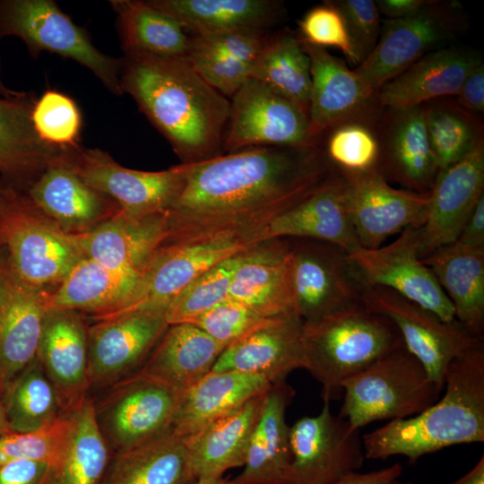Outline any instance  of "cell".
Instances as JSON below:
<instances>
[{"label":"cell","mask_w":484,"mask_h":484,"mask_svg":"<svg viewBox=\"0 0 484 484\" xmlns=\"http://www.w3.org/2000/svg\"><path fill=\"white\" fill-rule=\"evenodd\" d=\"M12 433V430L9 427V424L7 422V419H6V417H5V414H4V407H3V404H2V401H1V398H0V437L7 435V434H10Z\"/></svg>","instance_id":"59"},{"label":"cell","mask_w":484,"mask_h":484,"mask_svg":"<svg viewBox=\"0 0 484 484\" xmlns=\"http://www.w3.org/2000/svg\"><path fill=\"white\" fill-rule=\"evenodd\" d=\"M453 17L433 1L420 12L386 19L372 53L355 69L371 96L423 56L439 49L454 34Z\"/></svg>","instance_id":"18"},{"label":"cell","mask_w":484,"mask_h":484,"mask_svg":"<svg viewBox=\"0 0 484 484\" xmlns=\"http://www.w3.org/2000/svg\"><path fill=\"white\" fill-rule=\"evenodd\" d=\"M2 64L0 57V97H11L15 95L18 91L8 89L2 81Z\"/></svg>","instance_id":"60"},{"label":"cell","mask_w":484,"mask_h":484,"mask_svg":"<svg viewBox=\"0 0 484 484\" xmlns=\"http://www.w3.org/2000/svg\"><path fill=\"white\" fill-rule=\"evenodd\" d=\"M268 391L185 438L197 480L220 478L227 470L245 464Z\"/></svg>","instance_id":"29"},{"label":"cell","mask_w":484,"mask_h":484,"mask_svg":"<svg viewBox=\"0 0 484 484\" xmlns=\"http://www.w3.org/2000/svg\"><path fill=\"white\" fill-rule=\"evenodd\" d=\"M250 78L293 102L308 116L310 59L299 38L289 32L272 35L254 62Z\"/></svg>","instance_id":"41"},{"label":"cell","mask_w":484,"mask_h":484,"mask_svg":"<svg viewBox=\"0 0 484 484\" xmlns=\"http://www.w3.org/2000/svg\"><path fill=\"white\" fill-rule=\"evenodd\" d=\"M54 290L29 285L4 266L0 273V398L36 357Z\"/></svg>","instance_id":"21"},{"label":"cell","mask_w":484,"mask_h":484,"mask_svg":"<svg viewBox=\"0 0 484 484\" xmlns=\"http://www.w3.org/2000/svg\"><path fill=\"white\" fill-rule=\"evenodd\" d=\"M350 219L361 247L375 249L409 227H420L429 201L428 193L391 186L376 168L343 172Z\"/></svg>","instance_id":"17"},{"label":"cell","mask_w":484,"mask_h":484,"mask_svg":"<svg viewBox=\"0 0 484 484\" xmlns=\"http://www.w3.org/2000/svg\"><path fill=\"white\" fill-rule=\"evenodd\" d=\"M87 184L111 197L132 221L166 212L183 190L192 163L160 171L123 167L99 149L76 148L68 162Z\"/></svg>","instance_id":"10"},{"label":"cell","mask_w":484,"mask_h":484,"mask_svg":"<svg viewBox=\"0 0 484 484\" xmlns=\"http://www.w3.org/2000/svg\"><path fill=\"white\" fill-rule=\"evenodd\" d=\"M361 302L389 318L404 347L425 367L430 378L444 388L449 364L477 343L458 321L446 323L433 312L381 286H367Z\"/></svg>","instance_id":"13"},{"label":"cell","mask_w":484,"mask_h":484,"mask_svg":"<svg viewBox=\"0 0 484 484\" xmlns=\"http://www.w3.org/2000/svg\"><path fill=\"white\" fill-rule=\"evenodd\" d=\"M332 3L344 19L361 64L374 50L381 32L380 13L376 3L372 0H338Z\"/></svg>","instance_id":"51"},{"label":"cell","mask_w":484,"mask_h":484,"mask_svg":"<svg viewBox=\"0 0 484 484\" xmlns=\"http://www.w3.org/2000/svg\"><path fill=\"white\" fill-rule=\"evenodd\" d=\"M122 48L127 56L185 57L190 36L149 1L113 0Z\"/></svg>","instance_id":"38"},{"label":"cell","mask_w":484,"mask_h":484,"mask_svg":"<svg viewBox=\"0 0 484 484\" xmlns=\"http://www.w3.org/2000/svg\"><path fill=\"white\" fill-rule=\"evenodd\" d=\"M295 310L313 321L361 301L367 287L349 253L333 244L290 238Z\"/></svg>","instance_id":"12"},{"label":"cell","mask_w":484,"mask_h":484,"mask_svg":"<svg viewBox=\"0 0 484 484\" xmlns=\"http://www.w3.org/2000/svg\"><path fill=\"white\" fill-rule=\"evenodd\" d=\"M1 401L13 433L38 429L64 415L37 357L5 387Z\"/></svg>","instance_id":"42"},{"label":"cell","mask_w":484,"mask_h":484,"mask_svg":"<svg viewBox=\"0 0 484 484\" xmlns=\"http://www.w3.org/2000/svg\"><path fill=\"white\" fill-rule=\"evenodd\" d=\"M432 0H376V5L387 19L413 15L429 5Z\"/></svg>","instance_id":"57"},{"label":"cell","mask_w":484,"mask_h":484,"mask_svg":"<svg viewBox=\"0 0 484 484\" xmlns=\"http://www.w3.org/2000/svg\"><path fill=\"white\" fill-rule=\"evenodd\" d=\"M378 144L373 134L360 125L339 127L329 138L330 160L345 172H363L376 167Z\"/></svg>","instance_id":"50"},{"label":"cell","mask_w":484,"mask_h":484,"mask_svg":"<svg viewBox=\"0 0 484 484\" xmlns=\"http://www.w3.org/2000/svg\"><path fill=\"white\" fill-rule=\"evenodd\" d=\"M295 395L285 381L272 385L247 450L244 470L227 484H285L291 463L286 411Z\"/></svg>","instance_id":"31"},{"label":"cell","mask_w":484,"mask_h":484,"mask_svg":"<svg viewBox=\"0 0 484 484\" xmlns=\"http://www.w3.org/2000/svg\"><path fill=\"white\" fill-rule=\"evenodd\" d=\"M298 25L303 42L324 48H339L350 65L358 66L360 64L344 19L332 2L310 9Z\"/></svg>","instance_id":"49"},{"label":"cell","mask_w":484,"mask_h":484,"mask_svg":"<svg viewBox=\"0 0 484 484\" xmlns=\"http://www.w3.org/2000/svg\"><path fill=\"white\" fill-rule=\"evenodd\" d=\"M69 159L46 169L24 193L63 231L77 236L121 210L111 197L82 179L70 168Z\"/></svg>","instance_id":"23"},{"label":"cell","mask_w":484,"mask_h":484,"mask_svg":"<svg viewBox=\"0 0 484 484\" xmlns=\"http://www.w3.org/2000/svg\"><path fill=\"white\" fill-rule=\"evenodd\" d=\"M31 121L45 143L63 149L80 146L82 115L69 96L55 90L46 91L33 105Z\"/></svg>","instance_id":"46"},{"label":"cell","mask_w":484,"mask_h":484,"mask_svg":"<svg viewBox=\"0 0 484 484\" xmlns=\"http://www.w3.org/2000/svg\"><path fill=\"white\" fill-rule=\"evenodd\" d=\"M480 58L465 48H447L429 52L379 90L382 105L394 110L420 106L439 97L456 95Z\"/></svg>","instance_id":"27"},{"label":"cell","mask_w":484,"mask_h":484,"mask_svg":"<svg viewBox=\"0 0 484 484\" xmlns=\"http://www.w3.org/2000/svg\"><path fill=\"white\" fill-rule=\"evenodd\" d=\"M331 176L316 144L247 148L192 163L162 214L160 246L266 227Z\"/></svg>","instance_id":"1"},{"label":"cell","mask_w":484,"mask_h":484,"mask_svg":"<svg viewBox=\"0 0 484 484\" xmlns=\"http://www.w3.org/2000/svg\"><path fill=\"white\" fill-rule=\"evenodd\" d=\"M223 350L194 324H169L140 370L183 393L212 371Z\"/></svg>","instance_id":"36"},{"label":"cell","mask_w":484,"mask_h":484,"mask_svg":"<svg viewBox=\"0 0 484 484\" xmlns=\"http://www.w3.org/2000/svg\"><path fill=\"white\" fill-rule=\"evenodd\" d=\"M227 478H212V479H202L197 480L193 484H227Z\"/></svg>","instance_id":"61"},{"label":"cell","mask_w":484,"mask_h":484,"mask_svg":"<svg viewBox=\"0 0 484 484\" xmlns=\"http://www.w3.org/2000/svg\"><path fill=\"white\" fill-rule=\"evenodd\" d=\"M163 235L162 214L132 221L120 211L76 237L85 257L112 270L142 275Z\"/></svg>","instance_id":"32"},{"label":"cell","mask_w":484,"mask_h":484,"mask_svg":"<svg viewBox=\"0 0 484 484\" xmlns=\"http://www.w3.org/2000/svg\"><path fill=\"white\" fill-rule=\"evenodd\" d=\"M402 466L399 462L368 472H354L334 484H389L401 477Z\"/></svg>","instance_id":"56"},{"label":"cell","mask_w":484,"mask_h":484,"mask_svg":"<svg viewBox=\"0 0 484 484\" xmlns=\"http://www.w3.org/2000/svg\"><path fill=\"white\" fill-rule=\"evenodd\" d=\"M455 241L467 247L484 248V194L477 202Z\"/></svg>","instance_id":"55"},{"label":"cell","mask_w":484,"mask_h":484,"mask_svg":"<svg viewBox=\"0 0 484 484\" xmlns=\"http://www.w3.org/2000/svg\"><path fill=\"white\" fill-rule=\"evenodd\" d=\"M121 85L181 163L223 154L230 100L197 73L185 57H122Z\"/></svg>","instance_id":"2"},{"label":"cell","mask_w":484,"mask_h":484,"mask_svg":"<svg viewBox=\"0 0 484 484\" xmlns=\"http://www.w3.org/2000/svg\"><path fill=\"white\" fill-rule=\"evenodd\" d=\"M266 318L229 298L197 318L196 325L224 349L265 325Z\"/></svg>","instance_id":"47"},{"label":"cell","mask_w":484,"mask_h":484,"mask_svg":"<svg viewBox=\"0 0 484 484\" xmlns=\"http://www.w3.org/2000/svg\"><path fill=\"white\" fill-rule=\"evenodd\" d=\"M4 188H5V186L0 183V197L3 194V193L4 191Z\"/></svg>","instance_id":"64"},{"label":"cell","mask_w":484,"mask_h":484,"mask_svg":"<svg viewBox=\"0 0 484 484\" xmlns=\"http://www.w3.org/2000/svg\"><path fill=\"white\" fill-rule=\"evenodd\" d=\"M449 484H484V455L468 472Z\"/></svg>","instance_id":"58"},{"label":"cell","mask_w":484,"mask_h":484,"mask_svg":"<svg viewBox=\"0 0 484 484\" xmlns=\"http://www.w3.org/2000/svg\"><path fill=\"white\" fill-rule=\"evenodd\" d=\"M92 398L99 430L114 454L172 428L182 392L139 370Z\"/></svg>","instance_id":"9"},{"label":"cell","mask_w":484,"mask_h":484,"mask_svg":"<svg viewBox=\"0 0 484 484\" xmlns=\"http://www.w3.org/2000/svg\"><path fill=\"white\" fill-rule=\"evenodd\" d=\"M22 39L37 57L48 51L73 59L91 70L113 94L122 95L123 60L100 52L89 33L75 24L52 0H1L0 39Z\"/></svg>","instance_id":"7"},{"label":"cell","mask_w":484,"mask_h":484,"mask_svg":"<svg viewBox=\"0 0 484 484\" xmlns=\"http://www.w3.org/2000/svg\"><path fill=\"white\" fill-rule=\"evenodd\" d=\"M297 314L272 317L265 325L223 350L212 371H236L283 382L304 367L301 331Z\"/></svg>","instance_id":"25"},{"label":"cell","mask_w":484,"mask_h":484,"mask_svg":"<svg viewBox=\"0 0 484 484\" xmlns=\"http://www.w3.org/2000/svg\"><path fill=\"white\" fill-rule=\"evenodd\" d=\"M169 324L165 309H142L88 326L90 390H105L138 372Z\"/></svg>","instance_id":"14"},{"label":"cell","mask_w":484,"mask_h":484,"mask_svg":"<svg viewBox=\"0 0 484 484\" xmlns=\"http://www.w3.org/2000/svg\"><path fill=\"white\" fill-rule=\"evenodd\" d=\"M291 266L290 238H267L243 253L229 298L266 318L297 314Z\"/></svg>","instance_id":"22"},{"label":"cell","mask_w":484,"mask_h":484,"mask_svg":"<svg viewBox=\"0 0 484 484\" xmlns=\"http://www.w3.org/2000/svg\"><path fill=\"white\" fill-rule=\"evenodd\" d=\"M444 389V395L419 414L393 419L363 435L366 459L403 455L414 462L448 446L483 443V341L449 364Z\"/></svg>","instance_id":"3"},{"label":"cell","mask_w":484,"mask_h":484,"mask_svg":"<svg viewBox=\"0 0 484 484\" xmlns=\"http://www.w3.org/2000/svg\"><path fill=\"white\" fill-rule=\"evenodd\" d=\"M73 416L67 447L47 465L38 484H104L114 453L96 424L92 398L89 396Z\"/></svg>","instance_id":"39"},{"label":"cell","mask_w":484,"mask_h":484,"mask_svg":"<svg viewBox=\"0 0 484 484\" xmlns=\"http://www.w3.org/2000/svg\"><path fill=\"white\" fill-rule=\"evenodd\" d=\"M88 326L83 314L70 309L50 307L43 320L37 359L64 415L74 412L90 396Z\"/></svg>","instance_id":"20"},{"label":"cell","mask_w":484,"mask_h":484,"mask_svg":"<svg viewBox=\"0 0 484 484\" xmlns=\"http://www.w3.org/2000/svg\"><path fill=\"white\" fill-rule=\"evenodd\" d=\"M223 154L263 146L315 145L308 116L296 104L249 78L229 99Z\"/></svg>","instance_id":"15"},{"label":"cell","mask_w":484,"mask_h":484,"mask_svg":"<svg viewBox=\"0 0 484 484\" xmlns=\"http://www.w3.org/2000/svg\"><path fill=\"white\" fill-rule=\"evenodd\" d=\"M33 92L0 97V183L25 191L49 166L63 162L72 149L52 146L37 134Z\"/></svg>","instance_id":"24"},{"label":"cell","mask_w":484,"mask_h":484,"mask_svg":"<svg viewBox=\"0 0 484 484\" xmlns=\"http://www.w3.org/2000/svg\"><path fill=\"white\" fill-rule=\"evenodd\" d=\"M267 238L266 226L160 245L148 261L135 295L123 314L166 310L184 289L209 269Z\"/></svg>","instance_id":"8"},{"label":"cell","mask_w":484,"mask_h":484,"mask_svg":"<svg viewBox=\"0 0 484 484\" xmlns=\"http://www.w3.org/2000/svg\"><path fill=\"white\" fill-rule=\"evenodd\" d=\"M0 246L19 280L51 290L85 257L76 236L63 231L23 191L7 186L0 197Z\"/></svg>","instance_id":"5"},{"label":"cell","mask_w":484,"mask_h":484,"mask_svg":"<svg viewBox=\"0 0 484 484\" xmlns=\"http://www.w3.org/2000/svg\"><path fill=\"white\" fill-rule=\"evenodd\" d=\"M267 237L325 242L347 253L360 247L350 215L344 177L332 175L310 195L275 217L267 226Z\"/></svg>","instance_id":"26"},{"label":"cell","mask_w":484,"mask_h":484,"mask_svg":"<svg viewBox=\"0 0 484 484\" xmlns=\"http://www.w3.org/2000/svg\"><path fill=\"white\" fill-rule=\"evenodd\" d=\"M386 165L393 177L416 193H428L439 172L428 136L425 108L395 110Z\"/></svg>","instance_id":"40"},{"label":"cell","mask_w":484,"mask_h":484,"mask_svg":"<svg viewBox=\"0 0 484 484\" xmlns=\"http://www.w3.org/2000/svg\"><path fill=\"white\" fill-rule=\"evenodd\" d=\"M449 298L458 321L472 336H484V248L456 241L421 259Z\"/></svg>","instance_id":"33"},{"label":"cell","mask_w":484,"mask_h":484,"mask_svg":"<svg viewBox=\"0 0 484 484\" xmlns=\"http://www.w3.org/2000/svg\"><path fill=\"white\" fill-rule=\"evenodd\" d=\"M483 194L484 146L480 141L459 161L438 172L419 227L420 259L456 240Z\"/></svg>","instance_id":"19"},{"label":"cell","mask_w":484,"mask_h":484,"mask_svg":"<svg viewBox=\"0 0 484 484\" xmlns=\"http://www.w3.org/2000/svg\"><path fill=\"white\" fill-rule=\"evenodd\" d=\"M142 275L81 259L50 297V307L88 314L92 320L121 315L129 307Z\"/></svg>","instance_id":"28"},{"label":"cell","mask_w":484,"mask_h":484,"mask_svg":"<svg viewBox=\"0 0 484 484\" xmlns=\"http://www.w3.org/2000/svg\"><path fill=\"white\" fill-rule=\"evenodd\" d=\"M341 388L339 415L359 430L376 420L413 417L434 404L444 390L405 347L348 378Z\"/></svg>","instance_id":"6"},{"label":"cell","mask_w":484,"mask_h":484,"mask_svg":"<svg viewBox=\"0 0 484 484\" xmlns=\"http://www.w3.org/2000/svg\"><path fill=\"white\" fill-rule=\"evenodd\" d=\"M399 479L400 478L392 480L389 484H421V483H414V482H410V481H402ZM424 484H436V483H424Z\"/></svg>","instance_id":"63"},{"label":"cell","mask_w":484,"mask_h":484,"mask_svg":"<svg viewBox=\"0 0 484 484\" xmlns=\"http://www.w3.org/2000/svg\"><path fill=\"white\" fill-rule=\"evenodd\" d=\"M301 43L310 59L308 139L315 144L324 131L359 108L370 95L354 70L341 59L326 48Z\"/></svg>","instance_id":"34"},{"label":"cell","mask_w":484,"mask_h":484,"mask_svg":"<svg viewBox=\"0 0 484 484\" xmlns=\"http://www.w3.org/2000/svg\"><path fill=\"white\" fill-rule=\"evenodd\" d=\"M47 464L30 460H13L0 466V484H38Z\"/></svg>","instance_id":"53"},{"label":"cell","mask_w":484,"mask_h":484,"mask_svg":"<svg viewBox=\"0 0 484 484\" xmlns=\"http://www.w3.org/2000/svg\"><path fill=\"white\" fill-rule=\"evenodd\" d=\"M271 31L235 30L192 35L186 56L228 58L254 64L270 41Z\"/></svg>","instance_id":"48"},{"label":"cell","mask_w":484,"mask_h":484,"mask_svg":"<svg viewBox=\"0 0 484 484\" xmlns=\"http://www.w3.org/2000/svg\"><path fill=\"white\" fill-rule=\"evenodd\" d=\"M272 384L263 376L236 371H211L182 393L172 431L187 437L221 419Z\"/></svg>","instance_id":"30"},{"label":"cell","mask_w":484,"mask_h":484,"mask_svg":"<svg viewBox=\"0 0 484 484\" xmlns=\"http://www.w3.org/2000/svg\"><path fill=\"white\" fill-rule=\"evenodd\" d=\"M303 417L289 430L291 463L285 484H334L358 472L366 459L359 429L332 412Z\"/></svg>","instance_id":"11"},{"label":"cell","mask_w":484,"mask_h":484,"mask_svg":"<svg viewBox=\"0 0 484 484\" xmlns=\"http://www.w3.org/2000/svg\"><path fill=\"white\" fill-rule=\"evenodd\" d=\"M419 227H409L386 246H360L349 255L367 286L387 288L453 323L456 319L452 303L419 256Z\"/></svg>","instance_id":"16"},{"label":"cell","mask_w":484,"mask_h":484,"mask_svg":"<svg viewBox=\"0 0 484 484\" xmlns=\"http://www.w3.org/2000/svg\"><path fill=\"white\" fill-rule=\"evenodd\" d=\"M458 102L474 112L484 111V65L480 64L466 77L458 93Z\"/></svg>","instance_id":"54"},{"label":"cell","mask_w":484,"mask_h":484,"mask_svg":"<svg viewBox=\"0 0 484 484\" xmlns=\"http://www.w3.org/2000/svg\"><path fill=\"white\" fill-rule=\"evenodd\" d=\"M242 255L216 264L184 289L166 309L168 324H193L205 312L227 299Z\"/></svg>","instance_id":"43"},{"label":"cell","mask_w":484,"mask_h":484,"mask_svg":"<svg viewBox=\"0 0 484 484\" xmlns=\"http://www.w3.org/2000/svg\"><path fill=\"white\" fill-rule=\"evenodd\" d=\"M192 35L235 30L270 31L282 4L273 0H151Z\"/></svg>","instance_id":"35"},{"label":"cell","mask_w":484,"mask_h":484,"mask_svg":"<svg viewBox=\"0 0 484 484\" xmlns=\"http://www.w3.org/2000/svg\"><path fill=\"white\" fill-rule=\"evenodd\" d=\"M185 59L211 86L230 99L250 78L253 64L238 60L200 56Z\"/></svg>","instance_id":"52"},{"label":"cell","mask_w":484,"mask_h":484,"mask_svg":"<svg viewBox=\"0 0 484 484\" xmlns=\"http://www.w3.org/2000/svg\"><path fill=\"white\" fill-rule=\"evenodd\" d=\"M428 140L439 171L459 161L481 140L466 116L442 107L425 109Z\"/></svg>","instance_id":"45"},{"label":"cell","mask_w":484,"mask_h":484,"mask_svg":"<svg viewBox=\"0 0 484 484\" xmlns=\"http://www.w3.org/2000/svg\"><path fill=\"white\" fill-rule=\"evenodd\" d=\"M74 428L73 412L30 432L0 437V466L13 460L54 462L65 452Z\"/></svg>","instance_id":"44"},{"label":"cell","mask_w":484,"mask_h":484,"mask_svg":"<svg viewBox=\"0 0 484 484\" xmlns=\"http://www.w3.org/2000/svg\"><path fill=\"white\" fill-rule=\"evenodd\" d=\"M6 255L4 251V249L0 246V273L2 272L3 269L6 265Z\"/></svg>","instance_id":"62"},{"label":"cell","mask_w":484,"mask_h":484,"mask_svg":"<svg viewBox=\"0 0 484 484\" xmlns=\"http://www.w3.org/2000/svg\"><path fill=\"white\" fill-rule=\"evenodd\" d=\"M196 480L185 438L170 429L114 454L104 484H193Z\"/></svg>","instance_id":"37"},{"label":"cell","mask_w":484,"mask_h":484,"mask_svg":"<svg viewBox=\"0 0 484 484\" xmlns=\"http://www.w3.org/2000/svg\"><path fill=\"white\" fill-rule=\"evenodd\" d=\"M304 367L320 384L326 402L342 394V383L404 347L395 324L361 301L313 321H303Z\"/></svg>","instance_id":"4"}]
</instances>
